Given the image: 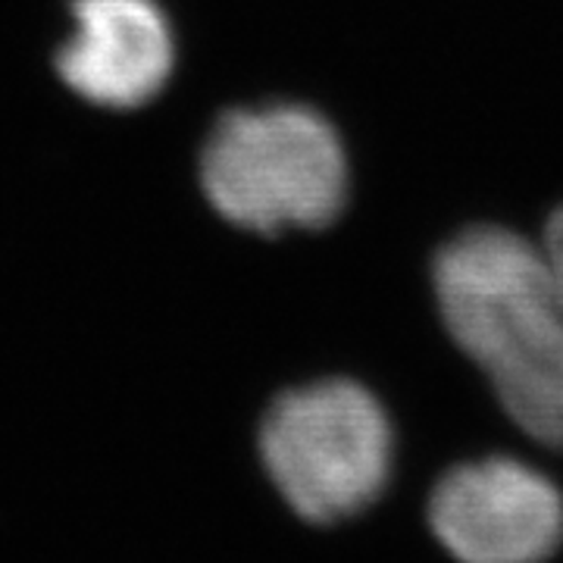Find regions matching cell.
<instances>
[{
  "mask_svg": "<svg viewBox=\"0 0 563 563\" xmlns=\"http://www.w3.org/2000/svg\"><path fill=\"white\" fill-rule=\"evenodd\" d=\"M542 254L548 269H551V279L558 285L563 298V207H558L551 213V220L544 225V239H542Z\"/></svg>",
  "mask_w": 563,
  "mask_h": 563,
  "instance_id": "obj_6",
  "label": "cell"
},
{
  "mask_svg": "<svg viewBox=\"0 0 563 563\" xmlns=\"http://www.w3.org/2000/svg\"><path fill=\"white\" fill-rule=\"evenodd\" d=\"M442 320L532 442L563 451V298L542 247L476 225L435 257Z\"/></svg>",
  "mask_w": 563,
  "mask_h": 563,
  "instance_id": "obj_1",
  "label": "cell"
},
{
  "mask_svg": "<svg viewBox=\"0 0 563 563\" xmlns=\"http://www.w3.org/2000/svg\"><path fill=\"white\" fill-rule=\"evenodd\" d=\"M426 520L457 563H548L563 544V492L536 466L495 454L451 466Z\"/></svg>",
  "mask_w": 563,
  "mask_h": 563,
  "instance_id": "obj_4",
  "label": "cell"
},
{
  "mask_svg": "<svg viewBox=\"0 0 563 563\" xmlns=\"http://www.w3.org/2000/svg\"><path fill=\"white\" fill-rule=\"evenodd\" d=\"M261 461L303 523L335 526L383 498L395 432L361 383L322 379L273 401L261 426Z\"/></svg>",
  "mask_w": 563,
  "mask_h": 563,
  "instance_id": "obj_3",
  "label": "cell"
},
{
  "mask_svg": "<svg viewBox=\"0 0 563 563\" xmlns=\"http://www.w3.org/2000/svg\"><path fill=\"white\" fill-rule=\"evenodd\" d=\"M73 20L57 69L76 95L113 110L161 95L176 47L154 0H73Z\"/></svg>",
  "mask_w": 563,
  "mask_h": 563,
  "instance_id": "obj_5",
  "label": "cell"
},
{
  "mask_svg": "<svg viewBox=\"0 0 563 563\" xmlns=\"http://www.w3.org/2000/svg\"><path fill=\"white\" fill-rule=\"evenodd\" d=\"M201 181L217 213L242 229H322L342 213L347 161L317 110L273 103L222 117L203 147Z\"/></svg>",
  "mask_w": 563,
  "mask_h": 563,
  "instance_id": "obj_2",
  "label": "cell"
}]
</instances>
